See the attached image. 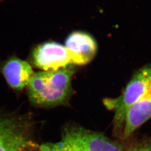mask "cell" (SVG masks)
<instances>
[{"label": "cell", "mask_w": 151, "mask_h": 151, "mask_svg": "<svg viewBox=\"0 0 151 151\" xmlns=\"http://www.w3.org/2000/svg\"><path fill=\"white\" fill-rule=\"evenodd\" d=\"M123 140L125 151H151V137L134 134Z\"/></svg>", "instance_id": "9c48e42d"}, {"label": "cell", "mask_w": 151, "mask_h": 151, "mask_svg": "<svg viewBox=\"0 0 151 151\" xmlns=\"http://www.w3.org/2000/svg\"><path fill=\"white\" fill-rule=\"evenodd\" d=\"M151 119V93L127 110L121 139H125L135 134L140 127Z\"/></svg>", "instance_id": "ba28073f"}, {"label": "cell", "mask_w": 151, "mask_h": 151, "mask_svg": "<svg viewBox=\"0 0 151 151\" xmlns=\"http://www.w3.org/2000/svg\"><path fill=\"white\" fill-rule=\"evenodd\" d=\"M31 64L43 71H55L73 64L72 55L65 45L55 42L40 44L30 54Z\"/></svg>", "instance_id": "5b68a950"}, {"label": "cell", "mask_w": 151, "mask_h": 151, "mask_svg": "<svg viewBox=\"0 0 151 151\" xmlns=\"http://www.w3.org/2000/svg\"><path fill=\"white\" fill-rule=\"evenodd\" d=\"M65 46L72 55L73 65H86L93 59L97 52L96 40L83 32L70 33L65 39Z\"/></svg>", "instance_id": "52a82bcc"}, {"label": "cell", "mask_w": 151, "mask_h": 151, "mask_svg": "<svg viewBox=\"0 0 151 151\" xmlns=\"http://www.w3.org/2000/svg\"><path fill=\"white\" fill-rule=\"evenodd\" d=\"M75 73V70L68 67L35 72L27 87L29 102L43 109L68 106L73 94L72 79Z\"/></svg>", "instance_id": "6da1fadb"}, {"label": "cell", "mask_w": 151, "mask_h": 151, "mask_svg": "<svg viewBox=\"0 0 151 151\" xmlns=\"http://www.w3.org/2000/svg\"><path fill=\"white\" fill-rule=\"evenodd\" d=\"M37 151H76L69 147L58 143H46L39 146Z\"/></svg>", "instance_id": "30bf717a"}, {"label": "cell", "mask_w": 151, "mask_h": 151, "mask_svg": "<svg viewBox=\"0 0 151 151\" xmlns=\"http://www.w3.org/2000/svg\"><path fill=\"white\" fill-rule=\"evenodd\" d=\"M34 73L32 65L15 55L0 60V73L14 91H22L26 88Z\"/></svg>", "instance_id": "8992f818"}, {"label": "cell", "mask_w": 151, "mask_h": 151, "mask_svg": "<svg viewBox=\"0 0 151 151\" xmlns=\"http://www.w3.org/2000/svg\"><path fill=\"white\" fill-rule=\"evenodd\" d=\"M151 93V65H148L135 72L120 96L103 100L105 107L114 113L112 121L114 138H122L125 114L128 108Z\"/></svg>", "instance_id": "3957f363"}, {"label": "cell", "mask_w": 151, "mask_h": 151, "mask_svg": "<svg viewBox=\"0 0 151 151\" xmlns=\"http://www.w3.org/2000/svg\"><path fill=\"white\" fill-rule=\"evenodd\" d=\"M37 121L30 113L0 110V151H31L35 142Z\"/></svg>", "instance_id": "7a4b0ae2"}, {"label": "cell", "mask_w": 151, "mask_h": 151, "mask_svg": "<svg viewBox=\"0 0 151 151\" xmlns=\"http://www.w3.org/2000/svg\"><path fill=\"white\" fill-rule=\"evenodd\" d=\"M61 137L62 145L76 151H125L122 139L110 138L75 123L64 125Z\"/></svg>", "instance_id": "277c9868"}, {"label": "cell", "mask_w": 151, "mask_h": 151, "mask_svg": "<svg viewBox=\"0 0 151 151\" xmlns=\"http://www.w3.org/2000/svg\"><path fill=\"white\" fill-rule=\"evenodd\" d=\"M3 1V0H0V2H1V1Z\"/></svg>", "instance_id": "8fae6325"}]
</instances>
